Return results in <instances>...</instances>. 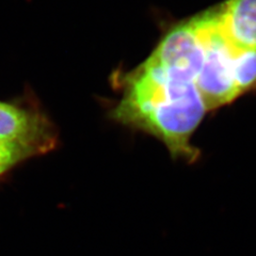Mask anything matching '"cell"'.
<instances>
[{
	"mask_svg": "<svg viewBox=\"0 0 256 256\" xmlns=\"http://www.w3.org/2000/svg\"><path fill=\"white\" fill-rule=\"evenodd\" d=\"M123 96L111 118L162 141L173 159L198 162L191 138L208 109L196 82L146 59L123 77Z\"/></svg>",
	"mask_w": 256,
	"mask_h": 256,
	"instance_id": "obj_1",
	"label": "cell"
},
{
	"mask_svg": "<svg viewBox=\"0 0 256 256\" xmlns=\"http://www.w3.org/2000/svg\"><path fill=\"white\" fill-rule=\"evenodd\" d=\"M198 15L203 28L205 54L196 86L208 111H210L238 98L233 79L235 48L222 32L219 8Z\"/></svg>",
	"mask_w": 256,
	"mask_h": 256,
	"instance_id": "obj_2",
	"label": "cell"
},
{
	"mask_svg": "<svg viewBox=\"0 0 256 256\" xmlns=\"http://www.w3.org/2000/svg\"><path fill=\"white\" fill-rule=\"evenodd\" d=\"M205 54L200 15L174 26L148 58L166 70L196 82Z\"/></svg>",
	"mask_w": 256,
	"mask_h": 256,
	"instance_id": "obj_3",
	"label": "cell"
},
{
	"mask_svg": "<svg viewBox=\"0 0 256 256\" xmlns=\"http://www.w3.org/2000/svg\"><path fill=\"white\" fill-rule=\"evenodd\" d=\"M0 139L13 141L43 155L57 146L52 122L41 112L0 102Z\"/></svg>",
	"mask_w": 256,
	"mask_h": 256,
	"instance_id": "obj_4",
	"label": "cell"
},
{
	"mask_svg": "<svg viewBox=\"0 0 256 256\" xmlns=\"http://www.w3.org/2000/svg\"><path fill=\"white\" fill-rule=\"evenodd\" d=\"M219 16L223 34L235 50H256V0H228Z\"/></svg>",
	"mask_w": 256,
	"mask_h": 256,
	"instance_id": "obj_5",
	"label": "cell"
},
{
	"mask_svg": "<svg viewBox=\"0 0 256 256\" xmlns=\"http://www.w3.org/2000/svg\"><path fill=\"white\" fill-rule=\"evenodd\" d=\"M233 79L238 96L256 89V50H235Z\"/></svg>",
	"mask_w": 256,
	"mask_h": 256,
	"instance_id": "obj_6",
	"label": "cell"
},
{
	"mask_svg": "<svg viewBox=\"0 0 256 256\" xmlns=\"http://www.w3.org/2000/svg\"><path fill=\"white\" fill-rule=\"evenodd\" d=\"M34 156H36L34 152L22 144L0 139V178Z\"/></svg>",
	"mask_w": 256,
	"mask_h": 256,
	"instance_id": "obj_7",
	"label": "cell"
}]
</instances>
